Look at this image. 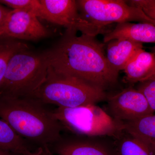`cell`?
I'll list each match as a JSON object with an SVG mask.
<instances>
[{"label":"cell","instance_id":"obj_16","mask_svg":"<svg viewBox=\"0 0 155 155\" xmlns=\"http://www.w3.org/2000/svg\"><path fill=\"white\" fill-rule=\"evenodd\" d=\"M118 155H155V152L143 142L123 130L114 137Z\"/></svg>","mask_w":155,"mask_h":155},{"label":"cell","instance_id":"obj_4","mask_svg":"<svg viewBox=\"0 0 155 155\" xmlns=\"http://www.w3.org/2000/svg\"><path fill=\"white\" fill-rule=\"evenodd\" d=\"M31 97L45 105L73 108L95 104L107 97L103 89L79 78L57 73L49 66L45 82Z\"/></svg>","mask_w":155,"mask_h":155},{"label":"cell","instance_id":"obj_19","mask_svg":"<svg viewBox=\"0 0 155 155\" xmlns=\"http://www.w3.org/2000/svg\"><path fill=\"white\" fill-rule=\"evenodd\" d=\"M137 89L146 99L150 108L155 112V79H148L139 82Z\"/></svg>","mask_w":155,"mask_h":155},{"label":"cell","instance_id":"obj_18","mask_svg":"<svg viewBox=\"0 0 155 155\" xmlns=\"http://www.w3.org/2000/svg\"><path fill=\"white\" fill-rule=\"evenodd\" d=\"M0 3L13 10H20L35 15L41 19L42 6L40 0H1Z\"/></svg>","mask_w":155,"mask_h":155},{"label":"cell","instance_id":"obj_14","mask_svg":"<svg viewBox=\"0 0 155 155\" xmlns=\"http://www.w3.org/2000/svg\"><path fill=\"white\" fill-rule=\"evenodd\" d=\"M125 131L143 142L155 152V114L123 123Z\"/></svg>","mask_w":155,"mask_h":155},{"label":"cell","instance_id":"obj_21","mask_svg":"<svg viewBox=\"0 0 155 155\" xmlns=\"http://www.w3.org/2000/svg\"><path fill=\"white\" fill-rule=\"evenodd\" d=\"M11 11V10L6 8L0 3V32L2 28L7 16Z\"/></svg>","mask_w":155,"mask_h":155},{"label":"cell","instance_id":"obj_10","mask_svg":"<svg viewBox=\"0 0 155 155\" xmlns=\"http://www.w3.org/2000/svg\"><path fill=\"white\" fill-rule=\"evenodd\" d=\"M126 39L140 43L155 44V25L145 22L117 23L113 30L105 34L104 43L118 39Z\"/></svg>","mask_w":155,"mask_h":155},{"label":"cell","instance_id":"obj_13","mask_svg":"<svg viewBox=\"0 0 155 155\" xmlns=\"http://www.w3.org/2000/svg\"><path fill=\"white\" fill-rule=\"evenodd\" d=\"M52 145L58 155H110L101 145L85 139L62 137Z\"/></svg>","mask_w":155,"mask_h":155},{"label":"cell","instance_id":"obj_2","mask_svg":"<svg viewBox=\"0 0 155 155\" xmlns=\"http://www.w3.org/2000/svg\"><path fill=\"white\" fill-rule=\"evenodd\" d=\"M45 105L34 98L0 95V119L25 140L49 147L61 139L64 128Z\"/></svg>","mask_w":155,"mask_h":155},{"label":"cell","instance_id":"obj_24","mask_svg":"<svg viewBox=\"0 0 155 155\" xmlns=\"http://www.w3.org/2000/svg\"><path fill=\"white\" fill-rule=\"evenodd\" d=\"M148 79H155V72L153 73L152 75H151L146 80H148Z\"/></svg>","mask_w":155,"mask_h":155},{"label":"cell","instance_id":"obj_12","mask_svg":"<svg viewBox=\"0 0 155 155\" xmlns=\"http://www.w3.org/2000/svg\"><path fill=\"white\" fill-rule=\"evenodd\" d=\"M108 43L107 60L110 66L118 72L124 70L131 57L143 47L142 43L126 39L114 40Z\"/></svg>","mask_w":155,"mask_h":155},{"label":"cell","instance_id":"obj_17","mask_svg":"<svg viewBox=\"0 0 155 155\" xmlns=\"http://www.w3.org/2000/svg\"><path fill=\"white\" fill-rule=\"evenodd\" d=\"M24 43L11 39H0V86L2 83L10 58L19 50L28 48Z\"/></svg>","mask_w":155,"mask_h":155},{"label":"cell","instance_id":"obj_25","mask_svg":"<svg viewBox=\"0 0 155 155\" xmlns=\"http://www.w3.org/2000/svg\"><path fill=\"white\" fill-rule=\"evenodd\" d=\"M23 155H36V154H35V152H31V151H28V152L26 153L25 154Z\"/></svg>","mask_w":155,"mask_h":155},{"label":"cell","instance_id":"obj_11","mask_svg":"<svg viewBox=\"0 0 155 155\" xmlns=\"http://www.w3.org/2000/svg\"><path fill=\"white\" fill-rule=\"evenodd\" d=\"M125 80L134 83L146 80L155 71V54L140 49L131 57L124 68Z\"/></svg>","mask_w":155,"mask_h":155},{"label":"cell","instance_id":"obj_9","mask_svg":"<svg viewBox=\"0 0 155 155\" xmlns=\"http://www.w3.org/2000/svg\"><path fill=\"white\" fill-rule=\"evenodd\" d=\"M107 98L112 117L119 122H130L154 114L145 97L137 89L128 87Z\"/></svg>","mask_w":155,"mask_h":155},{"label":"cell","instance_id":"obj_22","mask_svg":"<svg viewBox=\"0 0 155 155\" xmlns=\"http://www.w3.org/2000/svg\"><path fill=\"white\" fill-rule=\"evenodd\" d=\"M35 152L36 155H54L51 151L49 147L48 146L39 147Z\"/></svg>","mask_w":155,"mask_h":155},{"label":"cell","instance_id":"obj_20","mask_svg":"<svg viewBox=\"0 0 155 155\" xmlns=\"http://www.w3.org/2000/svg\"><path fill=\"white\" fill-rule=\"evenodd\" d=\"M127 2L130 5L140 8L147 17L155 22V0H131Z\"/></svg>","mask_w":155,"mask_h":155},{"label":"cell","instance_id":"obj_1","mask_svg":"<svg viewBox=\"0 0 155 155\" xmlns=\"http://www.w3.org/2000/svg\"><path fill=\"white\" fill-rule=\"evenodd\" d=\"M66 30L62 38L46 51L57 73L79 78L105 90L117 82L119 72L110 66L104 46L94 37Z\"/></svg>","mask_w":155,"mask_h":155},{"label":"cell","instance_id":"obj_8","mask_svg":"<svg viewBox=\"0 0 155 155\" xmlns=\"http://www.w3.org/2000/svg\"><path fill=\"white\" fill-rule=\"evenodd\" d=\"M51 35V31L34 14L12 10L8 14L0 32V39L35 41Z\"/></svg>","mask_w":155,"mask_h":155},{"label":"cell","instance_id":"obj_3","mask_svg":"<svg viewBox=\"0 0 155 155\" xmlns=\"http://www.w3.org/2000/svg\"><path fill=\"white\" fill-rule=\"evenodd\" d=\"M49 67L46 51L35 52L28 48L16 52L8 63L0 95L31 97L45 82Z\"/></svg>","mask_w":155,"mask_h":155},{"label":"cell","instance_id":"obj_7","mask_svg":"<svg viewBox=\"0 0 155 155\" xmlns=\"http://www.w3.org/2000/svg\"><path fill=\"white\" fill-rule=\"evenodd\" d=\"M41 19L61 26L67 30L79 31L82 34L95 37L107 33L106 26L90 22L78 13L76 1L40 0Z\"/></svg>","mask_w":155,"mask_h":155},{"label":"cell","instance_id":"obj_23","mask_svg":"<svg viewBox=\"0 0 155 155\" xmlns=\"http://www.w3.org/2000/svg\"><path fill=\"white\" fill-rule=\"evenodd\" d=\"M12 153L8 151L0 149V155H13Z\"/></svg>","mask_w":155,"mask_h":155},{"label":"cell","instance_id":"obj_26","mask_svg":"<svg viewBox=\"0 0 155 155\" xmlns=\"http://www.w3.org/2000/svg\"><path fill=\"white\" fill-rule=\"evenodd\" d=\"M151 50H152L153 52V53L155 54V46H154L153 47L151 48Z\"/></svg>","mask_w":155,"mask_h":155},{"label":"cell","instance_id":"obj_6","mask_svg":"<svg viewBox=\"0 0 155 155\" xmlns=\"http://www.w3.org/2000/svg\"><path fill=\"white\" fill-rule=\"evenodd\" d=\"M78 11L82 17L97 25L106 26L117 23L138 21L155 25L139 7L130 5L123 0H78Z\"/></svg>","mask_w":155,"mask_h":155},{"label":"cell","instance_id":"obj_15","mask_svg":"<svg viewBox=\"0 0 155 155\" xmlns=\"http://www.w3.org/2000/svg\"><path fill=\"white\" fill-rule=\"evenodd\" d=\"M0 149L22 155L30 151L27 140L18 135L8 123L1 119Z\"/></svg>","mask_w":155,"mask_h":155},{"label":"cell","instance_id":"obj_5","mask_svg":"<svg viewBox=\"0 0 155 155\" xmlns=\"http://www.w3.org/2000/svg\"><path fill=\"white\" fill-rule=\"evenodd\" d=\"M53 112L64 128L78 135L115 137L124 128L123 122L115 120L95 104L58 107Z\"/></svg>","mask_w":155,"mask_h":155}]
</instances>
